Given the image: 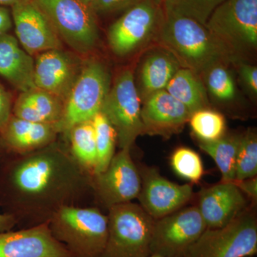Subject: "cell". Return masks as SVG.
Here are the masks:
<instances>
[{
	"instance_id": "484cf974",
	"label": "cell",
	"mask_w": 257,
	"mask_h": 257,
	"mask_svg": "<svg viewBox=\"0 0 257 257\" xmlns=\"http://www.w3.org/2000/svg\"><path fill=\"white\" fill-rule=\"evenodd\" d=\"M188 122L199 142L215 141L225 135L226 125L224 116L209 108L193 112Z\"/></svg>"
},
{
	"instance_id": "74e56055",
	"label": "cell",
	"mask_w": 257,
	"mask_h": 257,
	"mask_svg": "<svg viewBox=\"0 0 257 257\" xmlns=\"http://www.w3.org/2000/svg\"><path fill=\"white\" fill-rule=\"evenodd\" d=\"M17 227L16 221L9 214L0 211V232L10 231Z\"/></svg>"
},
{
	"instance_id": "e575fe53",
	"label": "cell",
	"mask_w": 257,
	"mask_h": 257,
	"mask_svg": "<svg viewBox=\"0 0 257 257\" xmlns=\"http://www.w3.org/2000/svg\"><path fill=\"white\" fill-rule=\"evenodd\" d=\"M13 115L11 98L6 90L0 85V132L8 124Z\"/></svg>"
},
{
	"instance_id": "2e32d148",
	"label": "cell",
	"mask_w": 257,
	"mask_h": 257,
	"mask_svg": "<svg viewBox=\"0 0 257 257\" xmlns=\"http://www.w3.org/2000/svg\"><path fill=\"white\" fill-rule=\"evenodd\" d=\"M82 67L67 52L52 50L37 55L35 62V84L65 102Z\"/></svg>"
},
{
	"instance_id": "8992f818",
	"label": "cell",
	"mask_w": 257,
	"mask_h": 257,
	"mask_svg": "<svg viewBox=\"0 0 257 257\" xmlns=\"http://www.w3.org/2000/svg\"><path fill=\"white\" fill-rule=\"evenodd\" d=\"M254 205L248 207L226 226L207 228L184 257H247L257 251Z\"/></svg>"
},
{
	"instance_id": "8fae6325",
	"label": "cell",
	"mask_w": 257,
	"mask_h": 257,
	"mask_svg": "<svg viewBox=\"0 0 257 257\" xmlns=\"http://www.w3.org/2000/svg\"><path fill=\"white\" fill-rule=\"evenodd\" d=\"M92 186L94 199L107 210L138 199L141 177L130 149L115 153L105 170L93 175Z\"/></svg>"
},
{
	"instance_id": "8d00e7d4",
	"label": "cell",
	"mask_w": 257,
	"mask_h": 257,
	"mask_svg": "<svg viewBox=\"0 0 257 257\" xmlns=\"http://www.w3.org/2000/svg\"><path fill=\"white\" fill-rule=\"evenodd\" d=\"M13 25V19L9 10L0 6V35L8 33Z\"/></svg>"
},
{
	"instance_id": "30bf717a",
	"label": "cell",
	"mask_w": 257,
	"mask_h": 257,
	"mask_svg": "<svg viewBox=\"0 0 257 257\" xmlns=\"http://www.w3.org/2000/svg\"><path fill=\"white\" fill-rule=\"evenodd\" d=\"M206 229L197 206L183 207L156 219L152 229L150 255L184 257Z\"/></svg>"
},
{
	"instance_id": "9a60e30c",
	"label": "cell",
	"mask_w": 257,
	"mask_h": 257,
	"mask_svg": "<svg viewBox=\"0 0 257 257\" xmlns=\"http://www.w3.org/2000/svg\"><path fill=\"white\" fill-rule=\"evenodd\" d=\"M0 257H74L51 232L48 223L0 232Z\"/></svg>"
},
{
	"instance_id": "1f68e13d",
	"label": "cell",
	"mask_w": 257,
	"mask_h": 257,
	"mask_svg": "<svg viewBox=\"0 0 257 257\" xmlns=\"http://www.w3.org/2000/svg\"><path fill=\"white\" fill-rule=\"evenodd\" d=\"M145 0H96L92 10L96 15H108L125 13Z\"/></svg>"
},
{
	"instance_id": "7a4b0ae2",
	"label": "cell",
	"mask_w": 257,
	"mask_h": 257,
	"mask_svg": "<svg viewBox=\"0 0 257 257\" xmlns=\"http://www.w3.org/2000/svg\"><path fill=\"white\" fill-rule=\"evenodd\" d=\"M156 35L164 50L175 57L181 67L199 77L216 64L235 62L205 25L193 19L164 13Z\"/></svg>"
},
{
	"instance_id": "7c38bea8",
	"label": "cell",
	"mask_w": 257,
	"mask_h": 257,
	"mask_svg": "<svg viewBox=\"0 0 257 257\" xmlns=\"http://www.w3.org/2000/svg\"><path fill=\"white\" fill-rule=\"evenodd\" d=\"M162 6L145 0L130 8L109 27L108 42L114 55L123 57L156 35L163 19Z\"/></svg>"
},
{
	"instance_id": "4dcf8cb0",
	"label": "cell",
	"mask_w": 257,
	"mask_h": 257,
	"mask_svg": "<svg viewBox=\"0 0 257 257\" xmlns=\"http://www.w3.org/2000/svg\"><path fill=\"white\" fill-rule=\"evenodd\" d=\"M226 65L216 64L204 74L208 89L220 101L231 100L236 94L234 79Z\"/></svg>"
},
{
	"instance_id": "d590c367",
	"label": "cell",
	"mask_w": 257,
	"mask_h": 257,
	"mask_svg": "<svg viewBox=\"0 0 257 257\" xmlns=\"http://www.w3.org/2000/svg\"><path fill=\"white\" fill-rule=\"evenodd\" d=\"M243 193V195L251 201V204L256 206L257 202V177L233 182Z\"/></svg>"
},
{
	"instance_id": "3957f363",
	"label": "cell",
	"mask_w": 257,
	"mask_h": 257,
	"mask_svg": "<svg viewBox=\"0 0 257 257\" xmlns=\"http://www.w3.org/2000/svg\"><path fill=\"white\" fill-rule=\"evenodd\" d=\"M51 232L74 257H100L108 235V216L96 207L62 208L48 222Z\"/></svg>"
},
{
	"instance_id": "ab89813d",
	"label": "cell",
	"mask_w": 257,
	"mask_h": 257,
	"mask_svg": "<svg viewBox=\"0 0 257 257\" xmlns=\"http://www.w3.org/2000/svg\"><path fill=\"white\" fill-rule=\"evenodd\" d=\"M8 152L6 151V150L3 147V145H2L1 143H0V165L3 163V160H5V157L8 155Z\"/></svg>"
},
{
	"instance_id": "4fadbf2b",
	"label": "cell",
	"mask_w": 257,
	"mask_h": 257,
	"mask_svg": "<svg viewBox=\"0 0 257 257\" xmlns=\"http://www.w3.org/2000/svg\"><path fill=\"white\" fill-rule=\"evenodd\" d=\"M139 172L141 190L138 199L140 207L155 220L179 210L192 199V184L171 182L155 167L144 166Z\"/></svg>"
},
{
	"instance_id": "44dd1931",
	"label": "cell",
	"mask_w": 257,
	"mask_h": 257,
	"mask_svg": "<svg viewBox=\"0 0 257 257\" xmlns=\"http://www.w3.org/2000/svg\"><path fill=\"white\" fill-rule=\"evenodd\" d=\"M172 54L167 50L158 51L148 56L142 65L138 90L140 99L165 89L167 84L180 68Z\"/></svg>"
},
{
	"instance_id": "ac0fdd59",
	"label": "cell",
	"mask_w": 257,
	"mask_h": 257,
	"mask_svg": "<svg viewBox=\"0 0 257 257\" xmlns=\"http://www.w3.org/2000/svg\"><path fill=\"white\" fill-rule=\"evenodd\" d=\"M207 228L216 229L229 224L248 207L247 198L234 182L202 189L197 206Z\"/></svg>"
},
{
	"instance_id": "ffe728a7",
	"label": "cell",
	"mask_w": 257,
	"mask_h": 257,
	"mask_svg": "<svg viewBox=\"0 0 257 257\" xmlns=\"http://www.w3.org/2000/svg\"><path fill=\"white\" fill-rule=\"evenodd\" d=\"M0 76L22 92L37 89L35 61L18 39L8 33L0 35Z\"/></svg>"
},
{
	"instance_id": "277c9868",
	"label": "cell",
	"mask_w": 257,
	"mask_h": 257,
	"mask_svg": "<svg viewBox=\"0 0 257 257\" xmlns=\"http://www.w3.org/2000/svg\"><path fill=\"white\" fill-rule=\"evenodd\" d=\"M235 62L257 48V0H224L205 25Z\"/></svg>"
},
{
	"instance_id": "f1b7e54d",
	"label": "cell",
	"mask_w": 257,
	"mask_h": 257,
	"mask_svg": "<svg viewBox=\"0 0 257 257\" xmlns=\"http://www.w3.org/2000/svg\"><path fill=\"white\" fill-rule=\"evenodd\" d=\"M257 175V136L253 130L241 135L236 157L235 181L251 178Z\"/></svg>"
},
{
	"instance_id": "f546056e",
	"label": "cell",
	"mask_w": 257,
	"mask_h": 257,
	"mask_svg": "<svg viewBox=\"0 0 257 257\" xmlns=\"http://www.w3.org/2000/svg\"><path fill=\"white\" fill-rule=\"evenodd\" d=\"M26 93L42 121L49 124H57L59 126L64 114L63 101L37 88Z\"/></svg>"
},
{
	"instance_id": "e0dca14e",
	"label": "cell",
	"mask_w": 257,
	"mask_h": 257,
	"mask_svg": "<svg viewBox=\"0 0 257 257\" xmlns=\"http://www.w3.org/2000/svg\"><path fill=\"white\" fill-rule=\"evenodd\" d=\"M191 114L165 89L154 93L144 101L141 108L144 135L170 138L183 130Z\"/></svg>"
},
{
	"instance_id": "f35d334b",
	"label": "cell",
	"mask_w": 257,
	"mask_h": 257,
	"mask_svg": "<svg viewBox=\"0 0 257 257\" xmlns=\"http://www.w3.org/2000/svg\"><path fill=\"white\" fill-rule=\"evenodd\" d=\"M28 1V0H0V6H13V5L18 4V3H23V2Z\"/></svg>"
},
{
	"instance_id": "cb8c5ba5",
	"label": "cell",
	"mask_w": 257,
	"mask_h": 257,
	"mask_svg": "<svg viewBox=\"0 0 257 257\" xmlns=\"http://www.w3.org/2000/svg\"><path fill=\"white\" fill-rule=\"evenodd\" d=\"M69 150L76 160L88 171L94 173L96 165V148L92 120L72 126L66 133Z\"/></svg>"
},
{
	"instance_id": "d6a6232c",
	"label": "cell",
	"mask_w": 257,
	"mask_h": 257,
	"mask_svg": "<svg viewBox=\"0 0 257 257\" xmlns=\"http://www.w3.org/2000/svg\"><path fill=\"white\" fill-rule=\"evenodd\" d=\"M13 115L19 119L32 122L45 123L29 99L26 92H22L15 101L13 106Z\"/></svg>"
},
{
	"instance_id": "7bdbcfd3",
	"label": "cell",
	"mask_w": 257,
	"mask_h": 257,
	"mask_svg": "<svg viewBox=\"0 0 257 257\" xmlns=\"http://www.w3.org/2000/svg\"><path fill=\"white\" fill-rule=\"evenodd\" d=\"M147 257H161L160 256H157V255H150V256Z\"/></svg>"
},
{
	"instance_id": "5b68a950",
	"label": "cell",
	"mask_w": 257,
	"mask_h": 257,
	"mask_svg": "<svg viewBox=\"0 0 257 257\" xmlns=\"http://www.w3.org/2000/svg\"><path fill=\"white\" fill-rule=\"evenodd\" d=\"M107 211V239L100 257L150 256L155 219L133 202Z\"/></svg>"
},
{
	"instance_id": "d6986e66",
	"label": "cell",
	"mask_w": 257,
	"mask_h": 257,
	"mask_svg": "<svg viewBox=\"0 0 257 257\" xmlns=\"http://www.w3.org/2000/svg\"><path fill=\"white\" fill-rule=\"evenodd\" d=\"M59 133L57 124L32 122L12 115L0 132V143L8 153H27L54 143Z\"/></svg>"
},
{
	"instance_id": "ba28073f",
	"label": "cell",
	"mask_w": 257,
	"mask_h": 257,
	"mask_svg": "<svg viewBox=\"0 0 257 257\" xmlns=\"http://www.w3.org/2000/svg\"><path fill=\"white\" fill-rule=\"evenodd\" d=\"M110 87V74L104 64L97 60L86 62L64 102L60 133L92 120L101 111Z\"/></svg>"
},
{
	"instance_id": "836d02e7",
	"label": "cell",
	"mask_w": 257,
	"mask_h": 257,
	"mask_svg": "<svg viewBox=\"0 0 257 257\" xmlns=\"http://www.w3.org/2000/svg\"><path fill=\"white\" fill-rule=\"evenodd\" d=\"M234 63L237 65L238 72L243 84L248 90L256 95L257 93V67L256 66L246 63L242 60H237Z\"/></svg>"
},
{
	"instance_id": "6da1fadb",
	"label": "cell",
	"mask_w": 257,
	"mask_h": 257,
	"mask_svg": "<svg viewBox=\"0 0 257 257\" xmlns=\"http://www.w3.org/2000/svg\"><path fill=\"white\" fill-rule=\"evenodd\" d=\"M92 177L57 140L35 151L8 153L0 165V208L20 229L45 224L62 208L84 206L94 197Z\"/></svg>"
},
{
	"instance_id": "60d3db41",
	"label": "cell",
	"mask_w": 257,
	"mask_h": 257,
	"mask_svg": "<svg viewBox=\"0 0 257 257\" xmlns=\"http://www.w3.org/2000/svg\"><path fill=\"white\" fill-rule=\"evenodd\" d=\"M78 1L81 2V3H83V4L87 5V6L89 7V8H92V6L94 3H95L96 0H78Z\"/></svg>"
},
{
	"instance_id": "ee69618b",
	"label": "cell",
	"mask_w": 257,
	"mask_h": 257,
	"mask_svg": "<svg viewBox=\"0 0 257 257\" xmlns=\"http://www.w3.org/2000/svg\"><path fill=\"white\" fill-rule=\"evenodd\" d=\"M247 257H253V256H247Z\"/></svg>"
},
{
	"instance_id": "83f0119b",
	"label": "cell",
	"mask_w": 257,
	"mask_h": 257,
	"mask_svg": "<svg viewBox=\"0 0 257 257\" xmlns=\"http://www.w3.org/2000/svg\"><path fill=\"white\" fill-rule=\"evenodd\" d=\"M170 165L179 177L192 184L199 183L204 175L202 158L197 152L189 147L176 149L171 155Z\"/></svg>"
},
{
	"instance_id": "7402d4cb",
	"label": "cell",
	"mask_w": 257,
	"mask_h": 257,
	"mask_svg": "<svg viewBox=\"0 0 257 257\" xmlns=\"http://www.w3.org/2000/svg\"><path fill=\"white\" fill-rule=\"evenodd\" d=\"M165 90L192 114L209 106L206 88L200 77L190 69L180 67L167 84Z\"/></svg>"
},
{
	"instance_id": "9c48e42d",
	"label": "cell",
	"mask_w": 257,
	"mask_h": 257,
	"mask_svg": "<svg viewBox=\"0 0 257 257\" xmlns=\"http://www.w3.org/2000/svg\"><path fill=\"white\" fill-rule=\"evenodd\" d=\"M141 99L130 69H124L114 79L101 111L117 135L120 150H131L138 137L144 135Z\"/></svg>"
},
{
	"instance_id": "b9f144b4",
	"label": "cell",
	"mask_w": 257,
	"mask_h": 257,
	"mask_svg": "<svg viewBox=\"0 0 257 257\" xmlns=\"http://www.w3.org/2000/svg\"><path fill=\"white\" fill-rule=\"evenodd\" d=\"M152 1L155 2L156 4L161 5V6H162V5L163 4L164 1H165V0H152Z\"/></svg>"
},
{
	"instance_id": "5bb4252c",
	"label": "cell",
	"mask_w": 257,
	"mask_h": 257,
	"mask_svg": "<svg viewBox=\"0 0 257 257\" xmlns=\"http://www.w3.org/2000/svg\"><path fill=\"white\" fill-rule=\"evenodd\" d=\"M12 19L20 45L31 56L62 49V41L34 0L12 6Z\"/></svg>"
},
{
	"instance_id": "d4e9b609",
	"label": "cell",
	"mask_w": 257,
	"mask_h": 257,
	"mask_svg": "<svg viewBox=\"0 0 257 257\" xmlns=\"http://www.w3.org/2000/svg\"><path fill=\"white\" fill-rule=\"evenodd\" d=\"M92 120L96 148V165L93 173L94 175L105 170L110 163L115 155L117 135L114 126L102 111H99Z\"/></svg>"
},
{
	"instance_id": "52a82bcc",
	"label": "cell",
	"mask_w": 257,
	"mask_h": 257,
	"mask_svg": "<svg viewBox=\"0 0 257 257\" xmlns=\"http://www.w3.org/2000/svg\"><path fill=\"white\" fill-rule=\"evenodd\" d=\"M57 32L61 40L80 55L97 45L99 28L92 8L78 0H34Z\"/></svg>"
},
{
	"instance_id": "4316f807",
	"label": "cell",
	"mask_w": 257,
	"mask_h": 257,
	"mask_svg": "<svg viewBox=\"0 0 257 257\" xmlns=\"http://www.w3.org/2000/svg\"><path fill=\"white\" fill-rule=\"evenodd\" d=\"M224 0H165L162 5L165 14L180 15L205 25L213 12Z\"/></svg>"
},
{
	"instance_id": "603a6c76",
	"label": "cell",
	"mask_w": 257,
	"mask_h": 257,
	"mask_svg": "<svg viewBox=\"0 0 257 257\" xmlns=\"http://www.w3.org/2000/svg\"><path fill=\"white\" fill-rule=\"evenodd\" d=\"M241 136L240 135H224L215 141L199 142L198 144L200 150L215 162L221 173V182L234 181L236 157Z\"/></svg>"
}]
</instances>
